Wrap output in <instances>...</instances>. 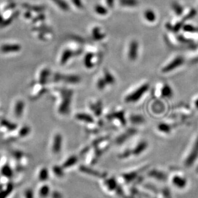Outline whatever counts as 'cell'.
<instances>
[{"mask_svg": "<svg viewBox=\"0 0 198 198\" xmlns=\"http://www.w3.org/2000/svg\"><path fill=\"white\" fill-rule=\"evenodd\" d=\"M61 101L59 106L58 111L62 115H66L70 113L73 92L71 90L62 89L60 91Z\"/></svg>", "mask_w": 198, "mask_h": 198, "instance_id": "cell-1", "label": "cell"}, {"mask_svg": "<svg viewBox=\"0 0 198 198\" xmlns=\"http://www.w3.org/2000/svg\"><path fill=\"white\" fill-rule=\"evenodd\" d=\"M149 85L145 83L138 87L136 90L127 95L125 98V102L127 103L136 102L143 97V95L148 90Z\"/></svg>", "mask_w": 198, "mask_h": 198, "instance_id": "cell-2", "label": "cell"}, {"mask_svg": "<svg viewBox=\"0 0 198 198\" xmlns=\"http://www.w3.org/2000/svg\"><path fill=\"white\" fill-rule=\"evenodd\" d=\"M184 63V59L181 56H176L172 59L171 61L168 63L167 65L162 68V72L163 73H169L170 72L174 71L177 68L182 66Z\"/></svg>", "mask_w": 198, "mask_h": 198, "instance_id": "cell-3", "label": "cell"}, {"mask_svg": "<svg viewBox=\"0 0 198 198\" xmlns=\"http://www.w3.org/2000/svg\"><path fill=\"white\" fill-rule=\"evenodd\" d=\"M54 78L57 81H64L68 84H72V85L78 84L81 80V77L77 75H65V74L59 73L56 74Z\"/></svg>", "mask_w": 198, "mask_h": 198, "instance_id": "cell-4", "label": "cell"}, {"mask_svg": "<svg viewBox=\"0 0 198 198\" xmlns=\"http://www.w3.org/2000/svg\"><path fill=\"white\" fill-rule=\"evenodd\" d=\"M62 136L60 133H57L53 137L52 145V152L54 156H59L62 151Z\"/></svg>", "mask_w": 198, "mask_h": 198, "instance_id": "cell-5", "label": "cell"}, {"mask_svg": "<svg viewBox=\"0 0 198 198\" xmlns=\"http://www.w3.org/2000/svg\"><path fill=\"white\" fill-rule=\"evenodd\" d=\"M138 43L136 40L131 41L128 49V58L131 61H136L138 55Z\"/></svg>", "mask_w": 198, "mask_h": 198, "instance_id": "cell-6", "label": "cell"}, {"mask_svg": "<svg viewBox=\"0 0 198 198\" xmlns=\"http://www.w3.org/2000/svg\"><path fill=\"white\" fill-rule=\"evenodd\" d=\"M75 53L76 52L72 50H70V49L64 50L61 54V59H60L61 64H62V65H64V64H66L68 62V61H70V59L73 56H74Z\"/></svg>", "mask_w": 198, "mask_h": 198, "instance_id": "cell-7", "label": "cell"}, {"mask_svg": "<svg viewBox=\"0 0 198 198\" xmlns=\"http://www.w3.org/2000/svg\"><path fill=\"white\" fill-rule=\"evenodd\" d=\"M91 36L95 41H101L106 37V34L102 33L100 27H95L92 29Z\"/></svg>", "mask_w": 198, "mask_h": 198, "instance_id": "cell-8", "label": "cell"}, {"mask_svg": "<svg viewBox=\"0 0 198 198\" xmlns=\"http://www.w3.org/2000/svg\"><path fill=\"white\" fill-rule=\"evenodd\" d=\"M75 118L79 121L85 122L86 123H91L94 122L93 118L89 114L87 113H77L75 115Z\"/></svg>", "mask_w": 198, "mask_h": 198, "instance_id": "cell-9", "label": "cell"}, {"mask_svg": "<svg viewBox=\"0 0 198 198\" xmlns=\"http://www.w3.org/2000/svg\"><path fill=\"white\" fill-rule=\"evenodd\" d=\"M77 161V157L75 156L72 155L68 157L61 166L64 169H66L67 168H71L76 164Z\"/></svg>", "mask_w": 198, "mask_h": 198, "instance_id": "cell-10", "label": "cell"}, {"mask_svg": "<svg viewBox=\"0 0 198 198\" xmlns=\"http://www.w3.org/2000/svg\"><path fill=\"white\" fill-rule=\"evenodd\" d=\"M107 118H117L120 121L122 125H123V126L126 125V118L124 116V112H123V111H118L114 112L113 113H111V114H110V115H109Z\"/></svg>", "mask_w": 198, "mask_h": 198, "instance_id": "cell-11", "label": "cell"}, {"mask_svg": "<svg viewBox=\"0 0 198 198\" xmlns=\"http://www.w3.org/2000/svg\"><path fill=\"white\" fill-rule=\"evenodd\" d=\"M94 55L92 53H88L84 59V64L86 68L91 69L94 66Z\"/></svg>", "mask_w": 198, "mask_h": 198, "instance_id": "cell-12", "label": "cell"}, {"mask_svg": "<svg viewBox=\"0 0 198 198\" xmlns=\"http://www.w3.org/2000/svg\"><path fill=\"white\" fill-rule=\"evenodd\" d=\"M90 107L91 110L97 117L101 116L102 111V104L101 101H98L96 103L92 104L90 106Z\"/></svg>", "mask_w": 198, "mask_h": 198, "instance_id": "cell-13", "label": "cell"}, {"mask_svg": "<svg viewBox=\"0 0 198 198\" xmlns=\"http://www.w3.org/2000/svg\"><path fill=\"white\" fill-rule=\"evenodd\" d=\"M104 78L106 81L107 85H113L115 82V78L113 77V75L109 72L108 70H106L104 72Z\"/></svg>", "mask_w": 198, "mask_h": 198, "instance_id": "cell-14", "label": "cell"}, {"mask_svg": "<svg viewBox=\"0 0 198 198\" xmlns=\"http://www.w3.org/2000/svg\"><path fill=\"white\" fill-rule=\"evenodd\" d=\"M147 147V143L146 142L142 141L138 143L137 146L135 148L134 153L136 155L139 156V155H140L142 152H143L145 151V149H146Z\"/></svg>", "mask_w": 198, "mask_h": 198, "instance_id": "cell-15", "label": "cell"}, {"mask_svg": "<svg viewBox=\"0 0 198 198\" xmlns=\"http://www.w3.org/2000/svg\"><path fill=\"white\" fill-rule=\"evenodd\" d=\"M172 90L171 88L168 85H165L161 88V94L162 97H166V98H170L172 95Z\"/></svg>", "mask_w": 198, "mask_h": 198, "instance_id": "cell-16", "label": "cell"}, {"mask_svg": "<svg viewBox=\"0 0 198 198\" xmlns=\"http://www.w3.org/2000/svg\"><path fill=\"white\" fill-rule=\"evenodd\" d=\"M143 16H144V18L146 20L150 23L154 22L156 18L155 12L151 11V10H147V11H145Z\"/></svg>", "mask_w": 198, "mask_h": 198, "instance_id": "cell-17", "label": "cell"}, {"mask_svg": "<svg viewBox=\"0 0 198 198\" xmlns=\"http://www.w3.org/2000/svg\"><path fill=\"white\" fill-rule=\"evenodd\" d=\"M52 1L57 5L59 8H61L64 11H68L70 9L68 3L64 0H52Z\"/></svg>", "mask_w": 198, "mask_h": 198, "instance_id": "cell-18", "label": "cell"}, {"mask_svg": "<svg viewBox=\"0 0 198 198\" xmlns=\"http://www.w3.org/2000/svg\"><path fill=\"white\" fill-rule=\"evenodd\" d=\"M94 9H95V12L98 15L104 16V15H106L107 14V8L104 7H103L102 5H97Z\"/></svg>", "mask_w": 198, "mask_h": 198, "instance_id": "cell-19", "label": "cell"}, {"mask_svg": "<svg viewBox=\"0 0 198 198\" xmlns=\"http://www.w3.org/2000/svg\"><path fill=\"white\" fill-rule=\"evenodd\" d=\"M130 120L133 123H142L144 122V118L140 115H133L130 117Z\"/></svg>", "mask_w": 198, "mask_h": 198, "instance_id": "cell-20", "label": "cell"}, {"mask_svg": "<svg viewBox=\"0 0 198 198\" xmlns=\"http://www.w3.org/2000/svg\"><path fill=\"white\" fill-rule=\"evenodd\" d=\"M107 83L106 82V81L104 80V78L103 77L102 78H99L97 81V87L98 88V90L102 91L105 89V88L107 86Z\"/></svg>", "mask_w": 198, "mask_h": 198, "instance_id": "cell-21", "label": "cell"}, {"mask_svg": "<svg viewBox=\"0 0 198 198\" xmlns=\"http://www.w3.org/2000/svg\"><path fill=\"white\" fill-rule=\"evenodd\" d=\"M120 2L124 7H135L137 5L136 0H120Z\"/></svg>", "mask_w": 198, "mask_h": 198, "instance_id": "cell-22", "label": "cell"}, {"mask_svg": "<svg viewBox=\"0 0 198 198\" xmlns=\"http://www.w3.org/2000/svg\"><path fill=\"white\" fill-rule=\"evenodd\" d=\"M198 155V139L197 141H196V144L195 146L194 147V150H193L192 152H191V156L189 158V160H188L189 163H192L193 161H194V158H196V156H197Z\"/></svg>", "mask_w": 198, "mask_h": 198, "instance_id": "cell-23", "label": "cell"}, {"mask_svg": "<svg viewBox=\"0 0 198 198\" xmlns=\"http://www.w3.org/2000/svg\"><path fill=\"white\" fill-rule=\"evenodd\" d=\"M158 129L161 132L168 133L170 130V127L167 123H160V125L158 126Z\"/></svg>", "mask_w": 198, "mask_h": 198, "instance_id": "cell-24", "label": "cell"}, {"mask_svg": "<svg viewBox=\"0 0 198 198\" xmlns=\"http://www.w3.org/2000/svg\"><path fill=\"white\" fill-rule=\"evenodd\" d=\"M43 74H42V75L41 77V79L42 80L43 82L44 83V82H45V81L46 80V77L48 76L49 75V71L47 70H44L43 72Z\"/></svg>", "mask_w": 198, "mask_h": 198, "instance_id": "cell-25", "label": "cell"}, {"mask_svg": "<svg viewBox=\"0 0 198 198\" xmlns=\"http://www.w3.org/2000/svg\"><path fill=\"white\" fill-rule=\"evenodd\" d=\"M72 2L78 8H82L83 7L81 0H72Z\"/></svg>", "mask_w": 198, "mask_h": 198, "instance_id": "cell-26", "label": "cell"}, {"mask_svg": "<svg viewBox=\"0 0 198 198\" xmlns=\"http://www.w3.org/2000/svg\"><path fill=\"white\" fill-rule=\"evenodd\" d=\"M106 2L107 4L109 7L112 8L113 6V4H114V0H106Z\"/></svg>", "mask_w": 198, "mask_h": 198, "instance_id": "cell-27", "label": "cell"}, {"mask_svg": "<svg viewBox=\"0 0 198 198\" xmlns=\"http://www.w3.org/2000/svg\"><path fill=\"white\" fill-rule=\"evenodd\" d=\"M194 106L198 110V98H197L195 100V101H194Z\"/></svg>", "mask_w": 198, "mask_h": 198, "instance_id": "cell-28", "label": "cell"}]
</instances>
